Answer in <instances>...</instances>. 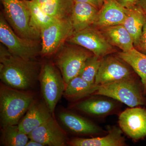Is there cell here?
<instances>
[{"label":"cell","mask_w":146,"mask_h":146,"mask_svg":"<svg viewBox=\"0 0 146 146\" xmlns=\"http://www.w3.org/2000/svg\"><path fill=\"white\" fill-rule=\"evenodd\" d=\"M0 78L7 86L25 91L34 86L39 78L40 64L34 60H26L12 54L1 46Z\"/></svg>","instance_id":"1"},{"label":"cell","mask_w":146,"mask_h":146,"mask_svg":"<svg viewBox=\"0 0 146 146\" xmlns=\"http://www.w3.org/2000/svg\"><path fill=\"white\" fill-rule=\"evenodd\" d=\"M34 100L29 93L2 86L0 90V110L3 128L18 125Z\"/></svg>","instance_id":"2"},{"label":"cell","mask_w":146,"mask_h":146,"mask_svg":"<svg viewBox=\"0 0 146 146\" xmlns=\"http://www.w3.org/2000/svg\"><path fill=\"white\" fill-rule=\"evenodd\" d=\"M7 21L21 38L35 41L41 38L40 31L31 25V13L25 1L1 0Z\"/></svg>","instance_id":"3"},{"label":"cell","mask_w":146,"mask_h":146,"mask_svg":"<svg viewBox=\"0 0 146 146\" xmlns=\"http://www.w3.org/2000/svg\"><path fill=\"white\" fill-rule=\"evenodd\" d=\"M93 95L111 98L130 108L143 105L145 103L142 90L136 78L98 86V89Z\"/></svg>","instance_id":"4"},{"label":"cell","mask_w":146,"mask_h":146,"mask_svg":"<svg viewBox=\"0 0 146 146\" xmlns=\"http://www.w3.org/2000/svg\"><path fill=\"white\" fill-rule=\"evenodd\" d=\"M67 40L72 44L83 47L94 55L101 58L117 51L100 30L93 25L80 31H74Z\"/></svg>","instance_id":"5"},{"label":"cell","mask_w":146,"mask_h":146,"mask_svg":"<svg viewBox=\"0 0 146 146\" xmlns=\"http://www.w3.org/2000/svg\"><path fill=\"white\" fill-rule=\"evenodd\" d=\"M0 41L12 54L26 60H34L38 53L35 41L21 38L10 27L3 14L0 17Z\"/></svg>","instance_id":"6"},{"label":"cell","mask_w":146,"mask_h":146,"mask_svg":"<svg viewBox=\"0 0 146 146\" xmlns=\"http://www.w3.org/2000/svg\"><path fill=\"white\" fill-rule=\"evenodd\" d=\"M39 79L45 103L52 113L64 93L66 84L56 69L48 63L41 68Z\"/></svg>","instance_id":"7"},{"label":"cell","mask_w":146,"mask_h":146,"mask_svg":"<svg viewBox=\"0 0 146 146\" xmlns=\"http://www.w3.org/2000/svg\"><path fill=\"white\" fill-rule=\"evenodd\" d=\"M74 31L69 18L59 20L42 29L40 31L41 54L45 56L54 53Z\"/></svg>","instance_id":"8"},{"label":"cell","mask_w":146,"mask_h":146,"mask_svg":"<svg viewBox=\"0 0 146 146\" xmlns=\"http://www.w3.org/2000/svg\"><path fill=\"white\" fill-rule=\"evenodd\" d=\"M132 68L117 55L110 54L103 58L96 77L95 85H104L125 79L134 78Z\"/></svg>","instance_id":"9"},{"label":"cell","mask_w":146,"mask_h":146,"mask_svg":"<svg viewBox=\"0 0 146 146\" xmlns=\"http://www.w3.org/2000/svg\"><path fill=\"white\" fill-rule=\"evenodd\" d=\"M94 54L83 47H68L61 51L56 60L65 84L78 75L86 59Z\"/></svg>","instance_id":"10"},{"label":"cell","mask_w":146,"mask_h":146,"mask_svg":"<svg viewBox=\"0 0 146 146\" xmlns=\"http://www.w3.org/2000/svg\"><path fill=\"white\" fill-rule=\"evenodd\" d=\"M118 122L123 132L133 140L146 136V109L138 106L127 108L121 113Z\"/></svg>","instance_id":"11"},{"label":"cell","mask_w":146,"mask_h":146,"mask_svg":"<svg viewBox=\"0 0 146 146\" xmlns=\"http://www.w3.org/2000/svg\"><path fill=\"white\" fill-rule=\"evenodd\" d=\"M28 136L44 146H64L67 143L65 133L52 117Z\"/></svg>","instance_id":"12"},{"label":"cell","mask_w":146,"mask_h":146,"mask_svg":"<svg viewBox=\"0 0 146 146\" xmlns=\"http://www.w3.org/2000/svg\"><path fill=\"white\" fill-rule=\"evenodd\" d=\"M127 9L116 0H104L97 13L93 26L98 29L123 25L126 17Z\"/></svg>","instance_id":"13"},{"label":"cell","mask_w":146,"mask_h":146,"mask_svg":"<svg viewBox=\"0 0 146 146\" xmlns=\"http://www.w3.org/2000/svg\"><path fill=\"white\" fill-rule=\"evenodd\" d=\"M51 113L46 103L34 100L18 123L19 128L29 135L49 119L52 117Z\"/></svg>","instance_id":"14"},{"label":"cell","mask_w":146,"mask_h":146,"mask_svg":"<svg viewBox=\"0 0 146 146\" xmlns=\"http://www.w3.org/2000/svg\"><path fill=\"white\" fill-rule=\"evenodd\" d=\"M99 10L90 4L74 2L69 18L74 32L93 25Z\"/></svg>","instance_id":"15"},{"label":"cell","mask_w":146,"mask_h":146,"mask_svg":"<svg viewBox=\"0 0 146 146\" xmlns=\"http://www.w3.org/2000/svg\"><path fill=\"white\" fill-rule=\"evenodd\" d=\"M121 128H113L106 136L90 138H73L69 142L72 146H124L125 140Z\"/></svg>","instance_id":"16"},{"label":"cell","mask_w":146,"mask_h":146,"mask_svg":"<svg viewBox=\"0 0 146 146\" xmlns=\"http://www.w3.org/2000/svg\"><path fill=\"white\" fill-rule=\"evenodd\" d=\"M59 119L69 130L77 134H95L102 133V130L94 123L74 113L61 112Z\"/></svg>","instance_id":"17"},{"label":"cell","mask_w":146,"mask_h":146,"mask_svg":"<svg viewBox=\"0 0 146 146\" xmlns=\"http://www.w3.org/2000/svg\"><path fill=\"white\" fill-rule=\"evenodd\" d=\"M98 29L110 44L117 47L122 51H128L134 48L132 37L123 25Z\"/></svg>","instance_id":"18"},{"label":"cell","mask_w":146,"mask_h":146,"mask_svg":"<svg viewBox=\"0 0 146 146\" xmlns=\"http://www.w3.org/2000/svg\"><path fill=\"white\" fill-rule=\"evenodd\" d=\"M146 21V15L138 6L128 9L123 25L133 40L134 47L138 44Z\"/></svg>","instance_id":"19"},{"label":"cell","mask_w":146,"mask_h":146,"mask_svg":"<svg viewBox=\"0 0 146 146\" xmlns=\"http://www.w3.org/2000/svg\"><path fill=\"white\" fill-rule=\"evenodd\" d=\"M50 16L58 19L69 18L74 5L73 0H34Z\"/></svg>","instance_id":"20"},{"label":"cell","mask_w":146,"mask_h":146,"mask_svg":"<svg viewBox=\"0 0 146 146\" xmlns=\"http://www.w3.org/2000/svg\"><path fill=\"white\" fill-rule=\"evenodd\" d=\"M116 105L110 100L103 98H92L84 100L76 107L79 110L95 116L108 115L115 109Z\"/></svg>","instance_id":"21"},{"label":"cell","mask_w":146,"mask_h":146,"mask_svg":"<svg viewBox=\"0 0 146 146\" xmlns=\"http://www.w3.org/2000/svg\"><path fill=\"white\" fill-rule=\"evenodd\" d=\"M98 87L78 76L66 84L63 94L68 98L77 100L94 95Z\"/></svg>","instance_id":"22"},{"label":"cell","mask_w":146,"mask_h":146,"mask_svg":"<svg viewBox=\"0 0 146 146\" xmlns=\"http://www.w3.org/2000/svg\"><path fill=\"white\" fill-rule=\"evenodd\" d=\"M116 55L132 68L141 78L144 88L146 85V54L134 48L128 51L118 52Z\"/></svg>","instance_id":"23"},{"label":"cell","mask_w":146,"mask_h":146,"mask_svg":"<svg viewBox=\"0 0 146 146\" xmlns=\"http://www.w3.org/2000/svg\"><path fill=\"white\" fill-rule=\"evenodd\" d=\"M25 1L30 11L31 25L37 30L40 31L59 20L45 13L34 0Z\"/></svg>","instance_id":"24"},{"label":"cell","mask_w":146,"mask_h":146,"mask_svg":"<svg viewBox=\"0 0 146 146\" xmlns=\"http://www.w3.org/2000/svg\"><path fill=\"white\" fill-rule=\"evenodd\" d=\"M3 129V141L5 146H26L29 138L20 129L18 125L8 126Z\"/></svg>","instance_id":"25"},{"label":"cell","mask_w":146,"mask_h":146,"mask_svg":"<svg viewBox=\"0 0 146 146\" xmlns=\"http://www.w3.org/2000/svg\"><path fill=\"white\" fill-rule=\"evenodd\" d=\"M103 58L93 55L88 58L82 67L78 76L91 84H95L96 77Z\"/></svg>","instance_id":"26"},{"label":"cell","mask_w":146,"mask_h":146,"mask_svg":"<svg viewBox=\"0 0 146 146\" xmlns=\"http://www.w3.org/2000/svg\"><path fill=\"white\" fill-rule=\"evenodd\" d=\"M134 48L139 51L146 54V21L138 44Z\"/></svg>","instance_id":"27"},{"label":"cell","mask_w":146,"mask_h":146,"mask_svg":"<svg viewBox=\"0 0 146 146\" xmlns=\"http://www.w3.org/2000/svg\"><path fill=\"white\" fill-rule=\"evenodd\" d=\"M120 5L127 9H131L137 6L139 0H116Z\"/></svg>","instance_id":"28"},{"label":"cell","mask_w":146,"mask_h":146,"mask_svg":"<svg viewBox=\"0 0 146 146\" xmlns=\"http://www.w3.org/2000/svg\"><path fill=\"white\" fill-rule=\"evenodd\" d=\"M74 2L87 3L100 9L98 0H73Z\"/></svg>","instance_id":"29"},{"label":"cell","mask_w":146,"mask_h":146,"mask_svg":"<svg viewBox=\"0 0 146 146\" xmlns=\"http://www.w3.org/2000/svg\"><path fill=\"white\" fill-rule=\"evenodd\" d=\"M137 6L143 10L146 15V0H139Z\"/></svg>","instance_id":"30"},{"label":"cell","mask_w":146,"mask_h":146,"mask_svg":"<svg viewBox=\"0 0 146 146\" xmlns=\"http://www.w3.org/2000/svg\"><path fill=\"white\" fill-rule=\"evenodd\" d=\"M26 146H44V145L39 142L31 139L30 141H28Z\"/></svg>","instance_id":"31"},{"label":"cell","mask_w":146,"mask_h":146,"mask_svg":"<svg viewBox=\"0 0 146 146\" xmlns=\"http://www.w3.org/2000/svg\"><path fill=\"white\" fill-rule=\"evenodd\" d=\"M104 1V0H98L99 3V5L100 7V8L102 6V5L103 4Z\"/></svg>","instance_id":"32"},{"label":"cell","mask_w":146,"mask_h":146,"mask_svg":"<svg viewBox=\"0 0 146 146\" xmlns=\"http://www.w3.org/2000/svg\"><path fill=\"white\" fill-rule=\"evenodd\" d=\"M144 92H145V94H146V86H145V87L144 88Z\"/></svg>","instance_id":"33"},{"label":"cell","mask_w":146,"mask_h":146,"mask_svg":"<svg viewBox=\"0 0 146 146\" xmlns=\"http://www.w3.org/2000/svg\"><path fill=\"white\" fill-rule=\"evenodd\" d=\"M21 1H32V0H21Z\"/></svg>","instance_id":"34"}]
</instances>
